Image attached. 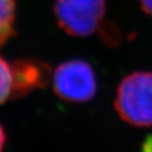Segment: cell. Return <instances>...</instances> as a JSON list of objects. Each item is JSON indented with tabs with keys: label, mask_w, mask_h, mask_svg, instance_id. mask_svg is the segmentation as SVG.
I'll return each mask as SVG.
<instances>
[{
	"label": "cell",
	"mask_w": 152,
	"mask_h": 152,
	"mask_svg": "<svg viewBox=\"0 0 152 152\" xmlns=\"http://www.w3.org/2000/svg\"><path fill=\"white\" fill-rule=\"evenodd\" d=\"M13 76L11 64L0 56V104H2L12 94Z\"/></svg>",
	"instance_id": "obj_6"
},
{
	"label": "cell",
	"mask_w": 152,
	"mask_h": 152,
	"mask_svg": "<svg viewBox=\"0 0 152 152\" xmlns=\"http://www.w3.org/2000/svg\"><path fill=\"white\" fill-rule=\"evenodd\" d=\"M114 108L124 121L134 127L152 126V71L127 75L119 83Z\"/></svg>",
	"instance_id": "obj_1"
},
{
	"label": "cell",
	"mask_w": 152,
	"mask_h": 152,
	"mask_svg": "<svg viewBox=\"0 0 152 152\" xmlns=\"http://www.w3.org/2000/svg\"><path fill=\"white\" fill-rule=\"evenodd\" d=\"M106 10V0H56L54 3L58 26L75 37H87L100 31Z\"/></svg>",
	"instance_id": "obj_2"
},
{
	"label": "cell",
	"mask_w": 152,
	"mask_h": 152,
	"mask_svg": "<svg viewBox=\"0 0 152 152\" xmlns=\"http://www.w3.org/2000/svg\"><path fill=\"white\" fill-rule=\"evenodd\" d=\"M142 11L152 16V0H138Z\"/></svg>",
	"instance_id": "obj_7"
},
{
	"label": "cell",
	"mask_w": 152,
	"mask_h": 152,
	"mask_svg": "<svg viewBox=\"0 0 152 152\" xmlns=\"http://www.w3.org/2000/svg\"><path fill=\"white\" fill-rule=\"evenodd\" d=\"M13 99L24 97L34 90L45 88L51 79V66L42 60L21 58L11 62Z\"/></svg>",
	"instance_id": "obj_4"
},
{
	"label": "cell",
	"mask_w": 152,
	"mask_h": 152,
	"mask_svg": "<svg viewBox=\"0 0 152 152\" xmlns=\"http://www.w3.org/2000/svg\"><path fill=\"white\" fill-rule=\"evenodd\" d=\"M142 152H152V134L148 135L142 146Z\"/></svg>",
	"instance_id": "obj_8"
},
{
	"label": "cell",
	"mask_w": 152,
	"mask_h": 152,
	"mask_svg": "<svg viewBox=\"0 0 152 152\" xmlns=\"http://www.w3.org/2000/svg\"><path fill=\"white\" fill-rule=\"evenodd\" d=\"M16 0H0V48L15 35Z\"/></svg>",
	"instance_id": "obj_5"
},
{
	"label": "cell",
	"mask_w": 152,
	"mask_h": 152,
	"mask_svg": "<svg viewBox=\"0 0 152 152\" xmlns=\"http://www.w3.org/2000/svg\"><path fill=\"white\" fill-rule=\"evenodd\" d=\"M4 142H5V133H4V130H3L2 126L0 125V152L2 151Z\"/></svg>",
	"instance_id": "obj_9"
},
{
	"label": "cell",
	"mask_w": 152,
	"mask_h": 152,
	"mask_svg": "<svg viewBox=\"0 0 152 152\" xmlns=\"http://www.w3.org/2000/svg\"><path fill=\"white\" fill-rule=\"evenodd\" d=\"M53 89L57 96L66 102H89L97 91L96 74L86 60H66L53 73Z\"/></svg>",
	"instance_id": "obj_3"
}]
</instances>
